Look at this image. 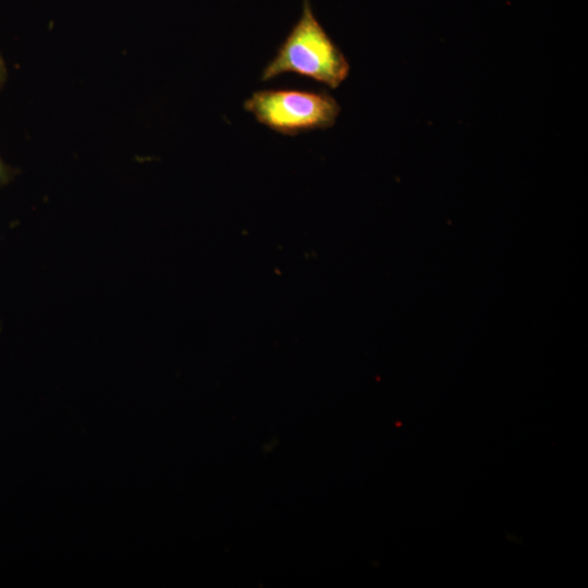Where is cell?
<instances>
[{
    "instance_id": "cell-4",
    "label": "cell",
    "mask_w": 588,
    "mask_h": 588,
    "mask_svg": "<svg viewBox=\"0 0 588 588\" xmlns=\"http://www.w3.org/2000/svg\"><path fill=\"white\" fill-rule=\"evenodd\" d=\"M5 78H7V66H5V63L0 54V88L2 87V85L4 84L5 82Z\"/></svg>"
},
{
    "instance_id": "cell-3",
    "label": "cell",
    "mask_w": 588,
    "mask_h": 588,
    "mask_svg": "<svg viewBox=\"0 0 588 588\" xmlns=\"http://www.w3.org/2000/svg\"><path fill=\"white\" fill-rule=\"evenodd\" d=\"M12 177L11 169L0 159V183L4 184Z\"/></svg>"
},
{
    "instance_id": "cell-2",
    "label": "cell",
    "mask_w": 588,
    "mask_h": 588,
    "mask_svg": "<svg viewBox=\"0 0 588 588\" xmlns=\"http://www.w3.org/2000/svg\"><path fill=\"white\" fill-rule=\"evenodd\" d=\"M244 109L260 124L289 136L329 128L340 113V106L330 94L298 89L255 91L244 102Z\"/></svg>"
},
{
    "instance_id": "cell-1",
    "label": "cell",
    "mask_w": 588,
    "mask_h": 588,
    "mask_svg": "<svg viewBox=\"0 0 588 588\" xmlns=\"http://www.w3.org/2000/svg\"><path fill=\"white\" fill-rule=\"evenodd\" d=\"M348 72L345 56L317 20L310 1L303 0L299 19L264 69L260 79L294 73L336 88Z\"/></svg>"
}]
</instances>
